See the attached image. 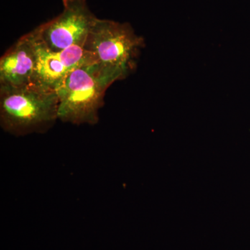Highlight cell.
<instances>
[{
    "label": "cell",
    "instance_id": "cell-1",
    "mask_svg": "<svg viewBox=\"0 0 250 250\" xmlns=\"http://www.w3.org/2000/svg\"><path fill=\"white\" fill-rule=\"evenodd\" d=\"M144 39L128 23L97 18L83 45L88 62L110 84L134 71Z\"/></svg>",
    "mask_w": 250,
    "mask_h": 250
},
{
    "label": "cell",
    "instance_id": "cell-2",
    "mask_svg": "<svg viewBox=\"0 0 250 250\" xmlns=\"http://www.w3.org/2000/svg\"><path fill=\"white\" fill-rule=\"evenodd\" d=\"M57 90L31 83L0 85V125L15 136L47 132L58 119Z\"/></svg>",
    "mask_w": 250,
    "mask_h": 250
},
{
    "label": "cell",
    "instance_id": "cell-3",
    "mask_svg": "<svg viewBox=\"0 0 250 250\" xmlns=\"http://www.w3.org/2000/svg\"><path fill=\"white\" fill-rule=\"evenodd\" d=\"M110 85L86 57L67 75L57 90L58 119L72 125H96Z\"/></svg>",
    "mask_w": 250,
    "mask_h": 250
},
{
    "label": "cell",
    "instance_id": "cell-4",
    "mask_svg": "<svg viewBox=\"0 0 250 250\" xmlns=\"http://www.w3.org/2000/svg\"><path fill=\"white\" fill-rule=\"evenodd\" d=\"M62 5L63 9L57 17L34 29L38 41L52 52L83 46L98 18L86 0H62Z\"/></svg>",
    "mask_w": 250,
    "mask_h": 250
},
{
    "label": "cell",
    "instance_id": "cell-5",
    "mask_svg": "<svg viewBox=\"0 0 250 250\" xmlns=\"http://www.w3.org/2000/svg\"><path fill=\"white\" fill-rule=\"evenodd\" d=\"M36 43L37 58L31 83L52 90L57 91L67 75L86 59L83 45L72 46L61 52H52L41 45L37 38Z\"/></svg>",
    "mask_w": 250,
    "mask_h": 250
},
{
    "label": "cell",
    "instance_id": "cell-6",
    "mask_svg": "<svg viewBox=\"0 0 250 250\" xmlns=\"http://www.w3.org/2000/svg\"><path fill=\"white\" fill-rule=\"evenodd\" d=\"M37 58L34 30L24 34L0 59V85L22 86L32 82Z\"/></svg>",
    "mask_w": 250,
    "mask_h": 250
}]
</instances>
